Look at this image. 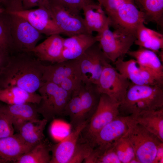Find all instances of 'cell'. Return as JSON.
<instances>
[{"instance_id":"17","label":"cell","mask_w":163,"mask_h":163,"mask_svg":"<svg viewBox=\"0 0 163 163\" xmlns=\"http://www.w3.org/2000/svg\"><path fill=\"white\" fill-rule=\"evenodd\" d=\"M64 38L60 34L51 35L36 46L31 52L41 61L59 62L63 49Z\"/></svg>"},{"instance_id":"39","label":"cell","mask_w":163,"mask_h":163,"mask_svg":"<svg viewBox=\"0 0 163 163\" xmlns=\"http://www.w3.org/2000/svg\"><path fill=\"white\" fill-rule=\"evenodd\" d=\"M4 11V10L3 8L0 7V13L3 12Z\"/></svg>"},{"instance_id":"2","label":"cell","mask_w":163,"mask_h":163,"mask_svg":"<svg viewBox=\"0 0 163 163\" xmlns=\"http://www.w3.org/2000/svg\"><path fill=\"white\" fill-rule=\"evenodd\" d=\"M163 107V87L138 85L130 82L120 103V115L128 116L145 111Z\"/></svg>"},{"instance_id":"34","label":"cell","mask_w":163,"mask_h":163,"mask_svg":"<svg viewBox=\"0 0 163 163\" xmlns=\"http://www.w3.org/2000/svg\"><path fill=\"white\" fill-rule=\"evenodd\" d=\"M56 1L74 12L80 14L83 8L88 5L96 2L93 0H54Z\"/></svg>"},{"instance_id":"35","label":"cell","mask_w":163,"mask_h":163,"mask_svg":"<svg viewBox=\"0 0 163 163\" xmlns=\"http://www.w3.org/2000/svg\"><path fill=\"white\" fill-rule=\"evenodd\" d=\"M82 82L81 75H74L63 80L59 86L64 90L72 93L79 88Z\"/></svg>"},{"instance_id":"42","label":"cell","mask_w":163,"mask_h":163,"mask_svg":"<svg viewBox=\"0 0 163 163\" xmlns=\"http://www.w3.org/2000/svg\"><path fill=\"white\" fill-rule=\"evenodd\" d=\"M2 105L0 103V112L1 110V107H2Z\"/></svg>"},{"instance_id":"41","label":"cell","mask_w":163,"mask_h":163,"mask_svg":"<svg viewBox=\"0 0 163 163\" xmlns=\"http://www.w3.org/2000/svg\"><path fill=\"white\" fill-rule=\"evenodd\" d=\"M5 0H0V3L3 2Z\"/></svg>"},{"instance_id":"31","label":"cell","mask_w":163,"mask_h":163,"mask_svg":"<svg viewBox=\"0 0 163 163\" xmlns=\"http://www.w3.org/2000/svg\"><path fill=\"white\" fill-rule=\"evenodd\" d=\"M0 51L10 55L12 53V40L9 17L5 11L0 13Z\"/></svg>"},{"instance_id":"26","label":"cell","mask_w":163,"mask_h":163,"mask_svg":"<svg viewBox=\"0 0 163 163\" xmlns=\"http://www.w3.org/2000/svg\"><path fill=\"white\" fill-rule=\"evenodd\" d=\"M47 123L43 118L28 121L21 126L18 133L26 142L34 146L45 139L44 131Z\"/></svg>"},{"instance_id":"37","label":"cell","mask_w":163,"mask_h":163,"mask_svg":"<svg viewBox=\"0 0 163 163\" xmlns=\"http://www.w3.org/2000/svg\"><path fill=\"white\" fill-rule=\"evenodd\" d=\"M10 55L0 51V72L7 64Z\"/></svg>"},{"instance_id":"4","label":"cell","mask_w":163,"mask_h":163,"mask_svg":"<svg viewBox=\"0 0 163 163\" xmlns=\"http://www.w3.org/2000/svg\"><path fill=\"white\" fill-rule=\"evenodd\" d=\"M41 97L36 104L39 113L48 122L56 117L63 115L64 108L72 94L55 83L44 82L38 90Z\"/></svg>"},{"instance_id":"10","label":"cell","mask_w":163,"mask_h":163,"mask_svg":"<svg viewBox=\"0 0 163 163\" xmlns=\"http://www.w3.org/2000/svg\"><path fill=\"white\" fill-rule=\"evenodd\" d=\"M77 59L79 64L82 81L96 85L104 66L110 62L102 51L98 42Z\"/></svg>"},{"instance_id":"14","label":"cell","mask_w":163,"mask_h":163,"mask_svg":"<svg viewBox=\"0 0 163 163\" xmlns=\"http://www.w3.org/2000/svg\"><path fill=\"white\" fill-rule=\"evenodd\" d=\"M128 129V116L119 115L96 134L91 144L94 148L113 143L125 135Z\"/></svg>"},{"instance_id":"28","label":"cell","mask_w":163,"mask_h":163,"mask_svg":"<svg viewBox=\"0 0 163 163\" xmlns=\"http://www.w3.org/2000/svg\"><path fill=\"white\" fill-rule=\"evenodd\" d=\"M51 145L44 139L21 156L15 163H50Z\"/></svg>"},{"instance_id":"23","label":"cell","mask_w":163,"mask_h":163,"mask_svg":"<svg viewBox=\"0 0 163 163\" xmlns=\"http://www.w3.org/2000/svg\"><path fill=\"white\" fill-rule=\"evenodd\" d=\"M141 66L163 79V66L158 55L150 50L139 47L137 50H129L127 53Z\"/></svg>"},{"instance_id":"7","label":"cell","mask_w":163,"mask_h":163,"mask_svg":"<svg viewBox=\"0 0 163 163\" xmlns=\"http://www.w3.org/2000/svg\"><path fill=\"white\" fill-rule=\"evenodd\" d=\"M120 104L107 95L101 94L97 109L82 131L79 138L91 144L96 134L120 115Z\"/></svg>"},{"instance_id":"15","label":"cell","mask_w":163,"mask_h":163,"mask_svg":"<svg viewBox=\"0 0 163 163\" xmlns=\"http://www.w3.org/2000/svg\"><path fill=\"white\" fill-rule=\"evenodd\" d=\"M85 121L73 128L72 131L59 143L51 145L50 163H69L75 151L80 134L85 126Z\"/></svg>"},{"instance_id":"12","label":"cell","mask_w":163,"mask_h":163,"mask_svg":"<svg viewBox=\"0 0 163 163\" xmlns=\"http://www.w3.org/2000/svg\"><path fill=\"white\" fill-rule=\"evenodd\" d=\"M113 64L118 71L133 84L163 87V79L140 66L133 59L125 61L123 57H120Z\"/></svg>"},{"instance_id":"6","label":"cell","mask_w":163,"mask_h":163,"mask_svg":"<svg viewBox=\"0 0 163 163\" xmlns=\"http://www.w3.org/2000/svg\"><path fill=\"white\" fill-rule=\"evenodd\" d=\"M5 11L8 13L9 20L12 40V54L31 52L42 38L43 34L24 18Z\"/></svg>"},{"instance_id":"9","label":"cell","mask_w":163,"mask_h":163,"mask_svg":"<svg viewBox=\"0 0 163 163\" xmlns=\"http://www.w3.org/2000/svg\"><path fill=\"white\" fill-rule=\"evenodd\" d=\"M97 35L102 51L109 61L113 63L118 58L123 57L127 54L136 39L133 36L111 31L109 25Z\"/></svg>"},{"instance_id":"1","label":"cell","mask_w":163,"mask_h":163,"mask_svg":"<svg viewBox=\"0 0 163 163\" xmlns=\"http://www.w3.org/2000/svg\"><path fill=\"white\" fill-rule=\"evenodd\" d=\"M32 52L13 53L0 72V88L14 86L35 93L44 83L42 64Z\"/></svg>"},{"instance_id":"3","label":"cell","mask_w":163,"mask_h":163,"mask_svg":"<svg viewBox=\"0 0 163 163\" xmlns=\"http://www.w3.org/2000/svg\"><path fill=\"white\" fill-rule=\"evenodd\" d=\"M128 137L139 163H155L158 149L163 145L156 136L128 116Z\"/></svg>"},{"instance_id":"5","label":"cell","mask_w":163,"mask_h":163,"mask_svg":"<svg viewBox=\"0 0 163 163\" xmlns=\"http://www.w3.org/2000/svg\"><path fill=\"white\" fill-rule=\"evenodd\" d=\"M106 14L110 27L114 31L135 37L137 27L144 23L143 14L133 0H125Z\"/></svg>"},{"instance_id":"13","label":"cell","mask_w":163,"mask_h":163,"mask_svg":"<svg viewBox=\"0 0 163 163\" xmlns=\"http://www.w3.org/2000/svg\"><path fill=\"white\" fill-rule=\"evenodd\" d=\"M42 65V80L59 85L64 79L72 76L81 75L79 64L77 59L52 63Z\"/></svg>"},{"instance_id":"8","label":"cell","mask_w":163,"mask_h":163,"mask_svg":"<svg viewBox=\"0 0 163 163\" xmlns=\"http://www.w3.org/2000/svg\"><path fill=\"white\" fill-rule=\"evenodd\" d=\"M46 8L49 10L61 34L69 37L82 34H89L83 18L80 14L74 12L54 0H48Z\"/></svg>"},{"instance_id":"40","label":"cell","mask_w":163,"mask_h":163,"mask_svg":"<svg viewBox=\"0 0 163 163\" xmlns=\"http://www.w3.org/2000/svg\"><path fill=\"white\" fill-rule=\"evenodd\" d=\"M98 3L101 5V4L102 2V0H97Z\"/></svg>"},{"instance_id":"36","label":"cell","mask_w":163,"mask_h":163,"mask_svg":"<svg viewBox=\"0 0 163 163\" xmlns=\"http://www.w3.org/2000/svg\"><path fill=\"white\" fill-rule=\"evenodd\" d=\"M48 0H22L23 8L25 9H31L35 7H46Z\"/></svg>"},{"instance_id":"19","label":"cell","mask_w":163,"mask_h":163,"mask_svg":"<svg viewBox=\"0 0 163 163\" xmlns=\"http://www.w3.org/2000/svg\"><path fill=\"white\" fill-rule=\"evenodd\" d=\"M34 146L26 142L18 133L0 138V157L7 162L15 163Z\"/></svg>"},{"instance_id":"30","label":"cell","mask_w":163,"mask_h":163,"mask_svg":"<svg viewBox=\"0 0 163 163\" xmlns=\"http://www.w3.org/2000/svg\"><path fill=\"white\" fill-rule=\"evenodd\" d=\"M115 148L121 163H139L136 158L133 148L127 133L114 142Z\"/></svg>"},{"instance_id":"33","label":"cell","mask_w":163,"mask_h":163,"mask_svg":"<svg viewBox=\"0 0 163 163\" xmlns=\"http://www.w3.org/2000/svg\"><path fill=\"white\" fill-rule=\"evenodd\" d=\"M14 128L11 118L1 111L0 112V138L14 134Z\"/></svg>"},{"instance_id":"25","label":"cell","mask_w":163,"mask_h":163,"mask_svg":"<svg viewBox=\"0 0 163 163\" xmlns=\"http://www.w3.org/2000/svg\"><path fill=\"white\" fill-rule=\"evenodd\" d=\"M41 99L39 94L30 92L17 87L11 86L0 89V101L7 104L26 103L38 104Z\"/></svg>"},{"instance_id":"18","label":"cell","mask_w":163,"mask_h":163,"mask_svg":"<svg viewBox=\"0 0 163 163\" xmlns=\"http://www.w3.org/2000/svg\"><path fill=\"white\" fill-rule=\"evenodd\" d=\"M1 110L10 117L14 129L18 131L27 122L39 119L36 104L32 103L2 105Z\"/></svg>"},{"instance_id":"20","label":"cell","mask_w":163,"mask_h":163,"mask_svg":"<svg viewBox=\"0 0 163 163\" xmlns=\"http://www.w3.org/2000/svg\"><path fill=\"white\" fill-rule=\"evenodd\" d=\"M129 116L163 142V107L142 111Z\"/></svg>"},{"instance_id":"27","label":"cell","mask_w":163,"mask_h":163,"mask_svg":"<svg viewBox=\"0 0 163 163\" xmlns=\"http://www.w3.org/2000/svg\"><path fill=\"white\" fill-rule=\"evenodd\" d=\"M142 12L144 23L152 22L163 27V0H133Z\"/></svg>"},{"instance_id":"11","label":"cell","mask_w":163,"mask_h":163,"mask_svg":"<svg viewBox=\"0 0 163 163\" xmlns=\"http://www.w3.org/2000/svg\"><path fill=\"white\" fill-rule=\"evenodd\" d=\"M130 82L108 62L103 68L96 85L101 94L107 95L120 104Z\"/></svg>"},{"instance_id":"32","label":"cell","mask_w":163,"mask_h":163,"mask_svg":"<svg viewBox=\"0 0 163 163\" xmlns=\"http://www.w3.org/2000/svg\"><path fill=\"white\" fill-rule=\"evenodd\" d=\"M94 148L90 143L84 141L79 138L74 153L69 163L83 162Z\"/></svg>"},{"instance_id":"21","label":"cell","mask_w":163,"mask_h":163,"mask_svg":"<svg viewBox=\"0 0 163 163\" xmlns=\"http://www.w3.org/2000/svg\"><path fill=\"white\" fill-rule=\"evenodd\" d=\"M82 11L85 25L89 34L101 32L107 25L109 20L102 6L98 3L88 5Z\"/></svg>"},{"instance_id":"24","label":"cell","mask_w":163,"mask_h":163,"mask_svg":"<svg viewBox=\"0 0 163 163\" xmlns=\"http://www.w3.org/2000/svg\"><path fill=\"white\" fill-rule=\"evenodd\" d=\"M134 43L139 47L144 48L157 54L163 49V35L146 27L144 23L137 27Z\"/></svg>"},{"instance_id":"16","label":"cell","mask_w":163,"mask_h":163,"mask_svg":"<svg viewBox=\"0 0 163 163\" xmlns=\"http://www.w3.org/2000/svg\"><path fill=\"white\" fill-rule=\"evenodd\" d=\"M97 35L82 34L64 38L60 62L77 59L90 47L98 41Z\"/></svg>"},{"instance_id":"38","label":"cell","mask_w":163,"mask_h":163,"mask_svg":"<svg viewBox=\"0 0 163 163\" xmlns=\"http://www.w3.org/2000/svg\"><path fill=\"white\" fill-rule=\"evenodd\" d=\"M7 163V162L0 157V163Z\"/></svg>"},{"instance_id":"29","label":"cell","mask_w":163,"mask_h":163,"mask_svg":"<svg viewBox=\"0 0 163 163\" xmlns=\"http://www.w3.org/2000/svg\"><path fill=\"white\" fill-rule=\"evenodd\" d=\"M79 88L72 92L63 113V115L69 117L70 123L73 128L85 122L83 120V110L79 95Z\"/></svg>"},{"instance_id":"22","label":"cell","mask_w":163,"mask_h":163,"mask_svg":"<svg viewBox=\"0 0 163 163\" xmlns=\"http://www.w3.org/2000/svg\"><path fill=\"white\" fill-rule=\"evenodd\" d=\"M84 121L88 122L95 112L100 101L101 93L96 84L82 81L79 89Z\"/></svg>"}]
</instances>
